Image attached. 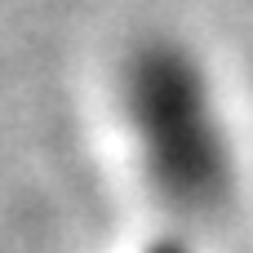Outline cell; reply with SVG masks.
<instances>
[{
    "mask_svg": "<svg viewBox=\"0 0 253 253\" xmlns=\"http://www.w3.org/2000/svg\"><path fill=\"white\" fill-rule=\"evenodd\" d=\"M116 107L138 169L182 218L218 213L236 191V133L209 62L178 36H142L116 71Z\"/></svg>",
    "mask_w": 253,
    "mask_h": 253,
    "instance_id": "6da1fadb",
    "label": "cell"
}]
</instances>
